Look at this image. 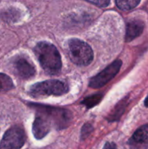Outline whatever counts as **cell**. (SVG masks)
<instances>
[{
	"instance_id": "cell-1",
	"label": "cell",
	"mask_w": 148,
	"mask_h": 149,
	"mask_svg": "<svg viewBox=\"0 0 148 149\" xmlns=\"http://www.w3.org/2000/svg\"><path fill=\"white\" fill-rule=\"evenodd\" d=\"M41 66L47 74H57L62 67V61L59 52L55 45L46 42H41L33 49Z\"/></svg>"
},
{
	"instance_id": "cell-2",
	"label": "cell",
	"mask_w": 148,
	"mask_h": 149,
	"mask_svg": "<svg viewBox=\"0 0 148 149\" xmlns=\"http://www.w3.org/2000/svg\"><path fill=\"white\" fill-rule=\"evenodd\" d=\"M36 108V113L41 115L50 126L61 130L67 127L71 120L72 114L69 111L64 109H58L50 106L32 105Z\"/></svg>"
},
{
	"instance_id": "cell-3",
	"label": "cell",
	"mask_w": 148,
	"mask_h": 149,
	"mask_svg": "<svg viewBox=\"0 0 148 149\" xmlns=\"http://www.w3.org/2000/svg\"><path fill=\"white\" fill-rule=\"evenodd\" d=\"M68 87L65 82L59 80H47L33 84L28 90V94L33 97L59 96L68 93Z\"/></svg>"
},
{
	"instance_id": "cell-4",
	"label": "cell",
	"mask_w": 148,
	"mask_h": 149,
	"mask_svg": "<svg viewBox=\"0 0 148 149\" xmlns=\"http://www.w3.org/2000/svg\"><path fill=\"white\" fill-rule=\"evenodd\" d=\"M68 47L70 58L76 65L86 66L93 61V51L86 42L78 39H71L68 42Z\"/></svg>"
},
{
	"instance_id": "cell-5",
	"label": "cell",
	"mask_w": 148,
	"mask_h": 149,
	"mask_svg": "<svg viewBox=\"0 0 148 149\" xmlns=\"http://www.w3.org/2000/svg\"><path fill=\"white\" fill-rule=\"evenodd\" d=\"M26 134L20 127L14 126L6 131L0 142V149H20L26 142Z\"/></svg>"
},
{
	"instance_id": "cell-6",
	"label": "cell",
	"mask_w": 148,
	"mask_h": 149,
	"mask_svg": "<svg viewBox=\"0 0 148 149\" xmlns=\"http://www.w3.org/2000/svg\"><path fill=\"white\" fill-rule=\"evenodd\" d=\"M122 65V61L120 60H116L112 63L110 65L104 68L102 71L90 79L89 86L91 88L98 89L105 85L107 82L115 77L118 73Z\"/></svg>"
},
{
	"instance_id": "cell-7",
	"label": "cell",
	"mask_w": 148,
	"mask_h": 149,
	"mask_svg": "<svg viewBox=\"0 0 148 149\" xmlns=\"http://www.w3.org/2000/svg\"><path fill=\"white\" fill-rule=\"evenodd\" d=\"M14 68L17 75L25 79L33 77L36 73L33 65L24 57L16 58L14 62Z\"/></svg>"
},
{
	"instance_id": "cell-8",
	"label": "cell",
	"mask_w": 148,
	"mask_h": 149,
	"mask_svg": "<svg viewBox=\"0 0 148 149\" xmlns=\"http://www.w3.org/2000/svg\"><path fill=\"white\" fill-rule=\"evenodd\" d=\"M51 128L50 125L41 115L36 113L33 123V134L35 138L37 140L42 139L49 133Z\"/></svg>"
},
{
	"instance_id": "cell-9",
	"label": "cell",
	"mask_w": 148,
	"mask_h": 149,
	"mask_svg": "<svg viewBox=\"0 0 148 149\" xmlns=\"http://www.w3.org/2000/svg\"><path fill=\"white\" fill-rule=\"evenodd\" d=\"M145 28V23L139 20H132L126 23V42H131L142 34Z\"/></svg>"
},
{
	"instance_id": "cell-10",
	"label": "cell",
	"mask_w": 148,
	"mask_h": 149,
	"mask_svg": "<svg viewBox=\"0 0 148 149\" xmlns=\"http://www.w3.org/2000/svg\"><path fill=\"white\" fill-rule=\"evenodd\" d=\"M148 141V125L138 128L129 141L130 143L142 144Z\"/></svg>"
},
{
	"instance_id": "cell-11",
	"label": "cell",
	"mask_w": 148,
	"mask_h": 149,
	"mask_svg": "<svg viewBox=\"0 0 148 149\" xmlns=\"http://www.w3.org/2000/svg\"><path fill=\"white\" fill-rule=\"evenodd\" d=\"M141 0H115L117 7L122 10H130L135 8Z\"/></svg>"
},
{
	"instance_id": "cell-12",
	"label": "cell",
	"mask_w": 148,
	"mask_h": 149,
	"mask_svg": "<svg viewBox=\"0 0 148 149\" xmlns=\"http://www.w3.org/2000/svg\"><path fill=\"white\" fill-rule=\"evenodd\" d=\"M14 87L12 80L7 74L0 73V92H6Z\"/></svg>"
},
{
	"instance_id": "cell-13",
	"label": "cell",
	"mask_w": 148,
	"mask_h": 149,
	"mask_svg": "<svg viewBox=\"0 0 148 149\" xmlns=\"http://www.w3.org/2000/svg\"><path fill=\"white\" fill-rule=\"evenodd\" d=\"M102 96L101 95H94L90 96V97H87L86 98L83 100L81 103L85 105L88 109H90V108L98 104V103H100V100H102Z\"/></svg>"
},
{
	"instance_id": "cell-14",
	"label": "cell",
	"mask_w": 148,
	"mask_h": 149,
	"mask_svg": "<svg viewBox=\"0 0 148 149\" xmlns=\"http://www.w3.org/2000/svg\"><path fill=\"white\" fill-rule=\"evenodd\" d=\"M93 130V128L89 124H86L84 125V127H82L81 130V141L86 139L89 135H90L91 132Z\"/></svg>"
},
{
	"instance_id": "cell-15",
	"label": "cell",
	"mask_w": 148,
	"mask_h": 149,
	"mask_svg": "<svg viewBox=\"0 0 148 149\" xmlns=\"http://www.w3.org/2000/svg\"><path fill=\"white\" fill-rule=\"evenodd\" d=\"M90 3L95 4L100 7H106L110 4V0H86Z\"/></svg>"
},
{
	"instance_id": "cell-16",
	"label": "cell",
	"mask_w": 148,
	"mask_h": 149,
	"mask_svg": "<svg viewBox=\"0 0 148 149\" xmlns=\"http://www.w3.org/2000/svg\"><path fill=\"white\" fill-rule=\"evenodd\" d=\"M102 149H117V147H116L115 143H114L107 142L104 144Z\"/></svg>"
},
{
	"instance_id": "cell-17",
	"label": "cell",
	"mask_w": 148,
	"mask_h": 149,
	"mask_svg": "<svg viewBox=\"0 0 148 149\" xmlns=\"http://www.w3.org/2000/svg\"><path fill=\"white\" fill-rule=\"evenodd\" d=\"M145 106H146V107H148V96L145 100Z\"/></svg>"
}]
</instances>
